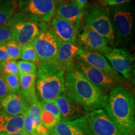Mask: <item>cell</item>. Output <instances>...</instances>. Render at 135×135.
<instances>
[{
  "label": "cell",
  "mask_w": 135,
  "mask_h": 135,
  "mask_svg": "<svg viewBox=\"0 0 135 135\" xmlns=\"http://www.w3.org/2000/svg\"><path fill=\"white\" fill-rule=\"evenodd\" d=\"M76 58L109 75L122 78V77L114 71L104 56L100 53L81 48Z\"/></svg>",
  "instance_id": "cell-14"
},
{
  "label": "cell",
  "mask_w": 135,
  "mask_h": 135,
  "mask_svg": "<svg viewBox=\"0 0 135 135\" xmlns=\"http://www.w3.org/2000/svg\"><path fill=\"white\" fill-rule=\"evenodd\" d=\"M24 117V131L30 135H38V126L35 119L26 111Z\"/></svg>",
  "instance_id": "cell-27"
},
{
  "label": "cell",
  "mask_w": 135,
  "mask_h": 135,
  "mask_svg": "<svg viewBox=\"0 0 135 135\" xmlns=\"http://www.w3.org/2000/svg\"><path fill=\"white\" fill-rule=\"evenodd\" d=\"M103 55L121 77L128 81L131 80L134 58L131 53L123 48H110Z\"/></svg>",
  "instance_id": "cell-11"
},
{
  "label": "cell",
  "mask_w": 135,
  "mask_h": 135,
  "mask_svg": "<svg viewBox=\"0 0 135 135\" xmlns=\"http://www.w3.org/2000/svg\"><path fill=\"white\" fill-rule=\"evenodd\" d=\"M84 116L94 135H123L104 109L91 111Z\"/></svg>",
  "instance_id": "cell-10"
},
{
  "label": "cell",
  "mask_w": 135,
  "mask_h": 135,
  "mask_svg": "<svg viewBox=\"0 0 135 135\" xmlns=\"http://www.w3.org/2000/svg\"><path fill=\"white\" fill-rule=\"evenodd\" d=\"M31 43L40 61H48L55 58L62 41L48 27L42 30Z\"/></svg>",
  "instance_id": "cell-8"
},
{
  "label": "cell",
  "mask_w": 135,
  "mask_h": 135,
  "mask_svg": "<svg viewBox=\"0 0 135 135\" xmlns=\"http://www.w3.org/2000/svg\"><path fill=\"white\" fill-rule=\"evenodd\" d=\"M19 75L36 73L37 65L30 61H19L18 62Z\"/></svg>",
  "instance_id": "cell-28"
},
{
  "label": "cell",
  "mask_w": 135,
  "mask_h": 135,
  "mask_svg": "<svg viewBox=\"0 0 135 135\" xmlns=\"http://www.w3.org/2000/svg\"><path fill=\"white\" fill-rule=\"evenodd\" d=\"M58 135H94L89 129L85 116L68 121H60L51 129Z\"/></svg>",
  "instance_id": "cell-16"
},
{
  "label": "cell",
  "mask_w": 135,
  "mask_h": 135,
  "mask_svg": "<svg viewBox=\"0 0 135 135\" xmlns=\"http://www.w3.org/2000/svg\"><path fill=\"white\" fill-rule=\"evenodd\" d=\"M53 1H54V2L55 3V4H56V6H58V5L60 4V3L63 0H53Z\"/></svg>",
  "instance_id": "cell-39"
},
{
  "label": "cell",
  "mask_w": 135,
  "mask_h": 135,
  "mask_svg": "<svg viewBox=\"0 0 135 135\" xmlns=\"http://www.w3.org/2000/svg\"><path fill=\"white\" fill-rule=\"evenodd\" d=\"M23 124V115H9L0 110V134H8L25 131Z\"/></svg>",
  "instance_id": "cell-20"
},
{
  "label": "cell",
  "mask_w": 135,
  "mask_h": 135,
  "mask_svg": "<svg viewBox=\"0 0 135 135\" xmlns=\"http://www.w3.org/2000/svg\"><path fill=\"white\" fill-rule=\"evenodd\" d=\"M20 12L35 16L47 23L55 15L56 4L53 0H16Z\"/></svg>",
  "instance_id": "cell-9"
},
{
  "label": "cell",
  "mask_w": 135,
  "mask_h": 135,
  "mask_svg": "<svg viewBox=\"0 0 135 135\" xmlns=\"http://www.w3.org/2000/svg\"><path fill=\"white\" fill-rule=\"evenodd\" d=\"M0 135H30L25 132V131H22L19 133H8V134H0Z\"/></svg>",
  "instance_id": "cell-36"
},
{
  "label": "cell",
  "mask_w": 135,
  "mask_h": 135,
  "mask_svg": "<svg viewBox=\"0 0 135 135\" xmlns=\"http://www.w3.org/2000/svg\"><path fill=\"white\" fill-rule=\"evenodd\" d=\"M84 9L74 2L73 0H63L56 6L55 15L61 19L70 22L80 28Z\"/></svg>",
  "instance_id": "cell-15"
},
{
  "label": "cell",
  "mask_w": 135,
  "mask_h": 135,
  "mask_svg": "<svg viewBox=\"0 0 135 135\" xmlns=\"http://www.w3.org/2000/svg\"><path fill=\"white\" fill-rule=\"evenodd\" d=\"M29 104L21 93H10L0 101L1 111L9 115H23L29 108Z\"/></svg>",
  "instance_id": "cell-18"
},
{
  "label": "cell",
  "mask_w": 135,
  "mask_h": 135,
  "mask_svg": "<svg viewBox=\"0 0 135 135\" xmlns=\"http://www.w3.org/2000/svg\"><path fill=\"white\" fill-rule=\"evenodd\" d=\"M9 58H8V55H6V53L0 48V61L1 62H4L6 61L9 60Z\"/></svg>",
  "instance_id": "cell-35"
},
{
  "label": "cell",
  "mask_w": 135,
  "mask_h": 135,
  "mask_svg": "<svg viewBox=\"0 0 135 135\" xmlns=\"http://www.w3.org/2000/svg\"><path fill=\"white\" fill-rule=\"evenodd\" d=\"M73 1L76 3L78 5H79L83 9H84L86 6H87L88 1V0H73Z\"/></svg>",
  "instance_id": "cell-34"
},
{
  "label": "cell",
  "mask_w": 135,
  "mask_h": 135,
  "mask_svg": "<svg viewBox=\"0 0 135 135\" xmlns=\"http://www.w3.org/2000/svg\"><path fill=\"white\" fill-rule=\"evenodd\" d=\"M17 9V1L0 9V26L7 24L16 13Z\"/></svg>",
  "instance_id": "cell-25"
},
{
  "label": "cell",
  "mask_w": 135,
  "mask_h": 135,
  "mask_svg": "<svg viewBox=\"0 0 135 135\" xmlns=\"http://www.w3.org/2000/svg\"><path fill=\"white\" fill-rule=\"evenodd\" d=\"M81 25L84 29L93 30L115 46L116 41L108 8L101 7L98 3L87 4L84 9Z\"/></svg>",
  "instance_id": "cell-4"
},
{
  "label": "cell",
  "mask_w": 135,
  "mask_h": 135,
  "mask_svg": "<svg viewBox=\"0 0 135 135\" xmlns=\"http://www.w3.org/2000/svg\"><path fill=\"white\" fill-rule=\"evenodd\" d=\"M65 93L80 104L86 113L104 109L107 104L108 95L89 81L73 63L66 70Z\"/></svg>",
  "instance_id": "cell-1"
},
{
  "label": "cell",
  "mask_w": 135,
  "mask_h": 135,
  "mask_svg": "<svg viewBox=\"0 0 135 135\" xmlns=\"http://www.w3.org/2000/svg\"><path fill=\"white\" fill-rule=\"evenodd\" d=\"M1 76L4 80L8 90L11 93H20V84L19 76L11 75V74H4Z\"/></svg>",
  "instance_id": "cell-26"
},
{
  "label": "cell",
  "mask_w": 135,
  "mask_h": 135,
  "mask_svg": "<svg viewBox=\"0 0 135 135\" xmlns=\"http://www.w3.org/2000/svg\"><path fill=\"white\" fill-rule=\"evenodd\" d=\"M3 75L4 74H11L19 76L18 62L15 60H9L6 61L2 62Z\"/></svg>",
  "instance_id": "cell-29"
},
{
  "label": "cell",
  "mask_w": 135,
  "mask_h": 135,
  "mask_svg": "<svg viewBox=\"0 0 135 135\" xmlns=\"http://www.w3.org/2000/svg\"><path fill=\"white\" fill-rule=\"evenodd\" d=\"M78 45L81 48L91 51L105 53L110 50L107 40L93 30L83 28L78 34Z\"/></svg>",
  "instance_id": "cell-12"
},
{
  "label": "cell",
  "mask_w": 135,
  "mask_h": 135,
  "mask_svg": "<svg viewBox=\"0 0 135 135\" xmlns=\"http://www.w3.org/2000/svg\"><path fill=\"white\" fill-rule=\"evenodd\" d=\"M54 102L60 111L61 121H72L86 114L80 104L65 93L58 96Z\"/></svg>",
  "instance_id": "cell-13"
},
{
  "label": "cell",
  "mask_w": 135,
  "mask_h": 135,
  "mask_svg": "<svg viewBox=\"0 0 135 135\" xmlns=\"http://www.w3.org/2000/svg\"><path fill=\"white\" fill-rule=\"evenodd\" d=\"M43 135H58V134H56V133H54L53 131L48 130L46 133H45V134H44Z\"/></svg>",
  "instance_id": "cell-37"
},
{
  "label": "cell",
  "mask_w": 135,
  "mask_h": 135,
  "mask_svg": "<svg viewBox=\"0 0 135 135\" xmlns=\"http://www.w3.org/2000/svg\"><path fill=\"white\" fill-rule=\"evenodd\" d=\"M3 75V70L2 62L0 61V76H1Z\"/></svg>",
  "instance_id": "cell-38"
},
{
  "label": "cell",
  "mask_w": 135,
  "mask_h": 135,
  "mask_svg": "<svg viewBox=\"0 0 135 135\" xmlns=\"http://www.w3.org/2000/svg\"><path fill=\"white\" fill-rule=\"evenodd\" d=\"M10 20L7 24L0 26V45L11 40L12 24Z\"/></svg>",
  "instance_id": "cell-30"
},
{
  "label": "cell",
  "mask_w": 135,
  "mask_h": 135,
  "mask_svg": "<svg viewBox=\"0 0 135 135\" xmlns=\"http://www.w3.org/2000/svg\"><path fill=\"white\" fill-rule=\"evenodd\" d=\"M20 93L28 104L37 99L36 94V73L19 75Z\"/></svg>",
  "instance_id": "cell-21"
},
{
  "label": "cell",
  "mask_w": 135,
  "mask_h": 135,
  "mask_svg": "<svg viewBox=\"0 0 135 135\" xmlns=\"http://www.w3.org/2000/svg\"><path fill=\"white\" fill-rule=\"evenodd\" d=\"M81 47L78 43L62 42L54 61L66 68L73 63Z\"/></svg>",
  "instance_id": "cell-19"
},
{
  "label": "cell",
  "mask_w": 135,
  "mask_h": 135,
  "mask_svg": "<svg viewBox=\"0 0 135 135\" xmlns=\"http://www.w3.org/2000/svg\"><path fill=\"white\" fill-rule=\"evenodd\" d=\"M61 121V118L50 111L41 109V124L48 130H51Z\"/></svg>",
  "instance_id": "cell-23"
},
{
  "label": "cell",
  "mask_w": 135,
  "mask_h": 135,
  "mask_svg": "<svg viewBox=\"0 0 135 135\" xmlns=\"http://www.w3.org/2000/svg\"><path fill=\"white\" fill-rule=\"evenodd\" d=\"M16 1V0H0V9Z\"/></svg>",
  "instance_id": "cell-33"
},
{
  "label": "cell",
  "mask_w": 135,
  "mask_h": 135,
  "mask_svg": "<svg viewBox=\"0 0 135 135\" xmlns=\"http://www.w3.org/2000/svg\"><path fill=\"white\" fill-rule=\"evenodd\" d=\"M0 48L8 55L9 60H18L20 59L21 46L14 40H9L0 45Z\"/></svg>",
  "instance_id": "cell-22"
},
{
  "label": "cell",
  "mask_w": 135,
  "mask_h": 135,
  "mask_svg": "<svg viewBox=\"0 0 135 135\" xmlns=\"http://www.w3.org/2000/svg\"><path fill=\"white\" fill-rule=\"evenodd\" d=\"M131 0H99L98 4L103 8H110L129 3Z\"/></svg>",
  "instance_id": "cell-31"
},
{
  "label": "cell",
  "mask_w": 135,
  "mask_h": 135,
  "mask_svg": "<svg viewBox=\"0 0 135 135\" xmlns=\"http://www.w3.org/2000/svg\"><path fill=\"white\" fill-rule=\"evenodd\" d=\"M116 43L128 46L132 40L134 12L129 3L108 8Z\"/></svg>",
  "instance_id": "cell-5"
},
{
  "label": "cell",
  "mask_w": 135,
  "mask_h": 135,
  "mask_svg": "<svg viewBox=\"0 0 135 135\" xmlns=\"http://www.w3.org/2000/svg\"><path fill=\"white\" fill-rule=\"evenodd\" d=\"M49 28L62 42L75 43L78 30L75 25L55 15L50 21Z\"/></svg>",
  "instance_id": "cell-17"
},
{
  "label": "cell",
  "mask_w": 135,
  "mask_h": 135,
  "mask_svg": "<svg viewBox=\"0 0 135 135\" xmlns=\"http://www.w3.org/2000/svg\"><path fill=\"white\" fill-rule=\"evenodd\" d=\"M10 93L2 76H0V101Z\"/></svg>",
  "instance_id": "cell-32"
},
{
  "label": "cell",
  "mask_w": 135,
  "mask_h": 135,
  "mask_svg": "<svg viewBox=\"0 0 135 135\" xmlns=\"http://www.w3.org/2000/svg\"><path fill=\"white\" fill-rule=\"evenodd\" d=\"M104 109L123 135H134V98L127 88L119 86L111 89Z\"/></svg>",
  "instance_id": "cell-2"
},
{
  "label": "cell",
  "mask_w": 135,
  "mask_h": 135,
  "mask_svg": "<svg viewBox=\"0 0 135 135\" xmlns=\"http://www.w3.org/2000/svg\"><path fill=\"white\" fill-rule=\"evenodd\" d=\"M12 24L11 40L21 46L31 43L43 30L48 28L43 23L31 15L16 12L11 20Z\"/></svg>",
  "instance_id": "cell-6"
},
{
  "label": "cell",
  "mask_w": 135,
  "mask_h": 135,
  "mask_svg": "<svg viewBox=\"0 0 135 135\" xmlns=\"http://www.w3.org/2000/svg\"><path fill=\"white\" fill-rule=\"evenodd\" d=\"M20 59L23 61L32 62L36 65H38L40 61L32 43L27 44L21 46Z\"/></svg>",
  "instance_id": "cell-24"
},
{
  "label": "cell",
  "mask_w": 135,
  "mask_h": 135,
  "mask_svg": "<svg viewBox=\"0 0 135 135\" xmlns=\"http://www.w3.org/2000/svg\"><path fill=\"white\" fill-rule=\"evenodd\" d=\"M66 68L54 60L39 61L37 65L36 94L40 103L54 101L65 93Z\"/></svg>",
  "instance_id": "cell-3"
},
{
  "label": "cell",
  "mask_w": 135,
  "mask_h": 135,
  "mask_svg": "<svg viewBox=\"0 0 135 135\" xmlns=\"http://www.w3.org/2000/svg\"><path fill=\"white\" fill-rule=\"evenodd\" d=\"M74 66L80 71L94 85L98 88L104 94L108 95L114 88L123 86V81L120 78L114 76L102 71L91 66L75 58Z\"/></svg>",
  "instance_id": "cell-7"
}]
</instances>
